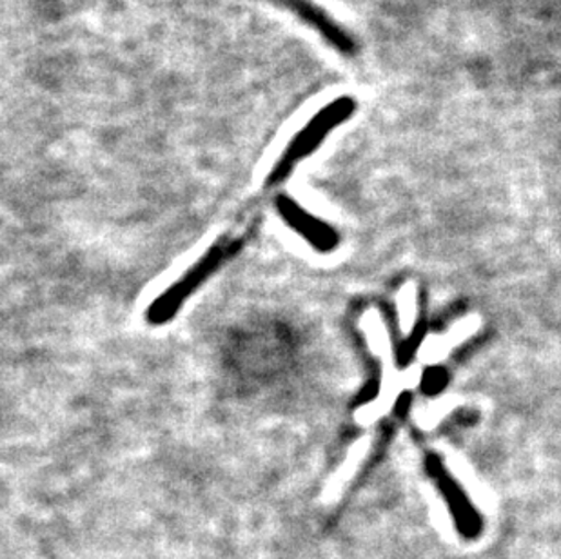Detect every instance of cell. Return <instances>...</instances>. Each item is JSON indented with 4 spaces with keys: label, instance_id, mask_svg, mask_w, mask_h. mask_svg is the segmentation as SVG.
Listing matches in <instances>:
<instances>
[{
    "label": "cell",
    "instance_id": "1",
    "mask_svg": "<svg viewBox=\"0 0 561 559\" xmlns=\"http://www.w3.org/2000/svg\"><path fill=\"white\" fill-rule=\"evenodd\" d=\"M237 251H239V242L229 240V238L218 240L215 246L207 249L206 253L202 254V259L191 265L184 275L175 280V284L165 287L149 304L146 309V322L151 328H164L165 323L173 322L196 290L201 289L202 285L206 284L207 280L211 278L222 267L224 262L231 259Z\"/></svg>",
    "mask_w": 561,
    "mask_h": 559
},
{
    "label": "cell",
    "instance_id": "2",
    "mask_svg": "<svg viewBox=\"0 0 561 559\" xmlns=\"http://www.w3.org/2000/svg\"><path fill=\"white\" fill-rule=\"evenodd\" d=\"M355 112L356 102L351 96H340L336 101L329 102L328 106L312 116L302 132L293 138V142L287 146L275 171L271 174V182H282L286 179L300 160L309 157L325 140L329 133L334 132L340 124L350 121Z\"/></svg>",
    "mask_w": 561,
    "mask_h": 559
},
{
    "label": "cell",
    "instance_id": "3",
    "mask_svg": "<svg viewBox=\"0 0 561 559\" xmlns=\"http://www.w3.org/2000/svg\"><path fill=\"white\" fill-rule=\"evenodd\" d=\"M286 5L287 10H291L295 15L300 16L306 24L317 30L325 41H328L336 52L353 57L358 52L355 38L345 32L344 27L336 24L325 11L320 10L317 4H312L311 0H275Z\"/></svg>",
    "mask_w": 561,
    "mask_h": 559
},
{
    "label": "cell",
    "instance_id": "4",
    "mask_svg": "<svg viewBox=\"0 0 561 559\" xmlns=\"http://www.w3.org/2000/svg\"><path fill=\"white\" fill-rule=\"evenodd\" d=\"M278 209L286 217L287 223L293 227H297L298 231L304 232L306 237L317 240V243L328 242L333 238V232L328 227L318 224L314 218L309 217L308 213H304L297 204H293L287 198L278 202Z\"/></svg>",
    "mask_w": 561,
    "mask_h": 559
}]
</instances>
